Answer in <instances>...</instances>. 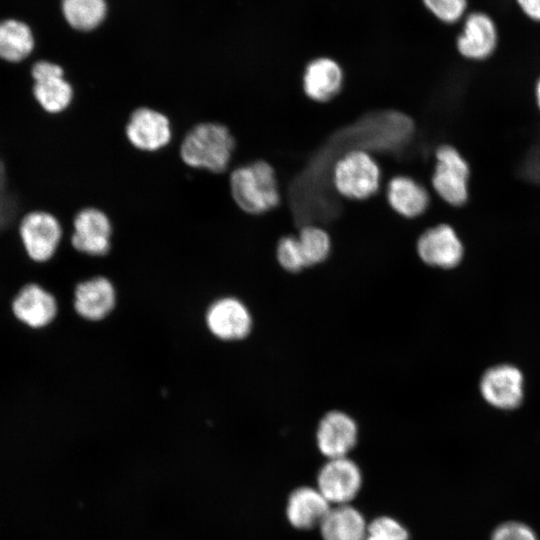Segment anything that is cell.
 Masks as SVG:
<instances>
[{
	"instance_id": "6da1fadb",
	"label": "cell",
	"mask_w": 540,
	"mask_h": 540,
	"mask_svg": "<svg viewBox=\"0 0 540 540\" xmlns=\"http://www.w3.org/2000/svg\"><path fill=\"white\" fill-rule=\"evenodd\" d=\"M234 149V137L225 125L203 122L186 133L180 157L191 168L221 173L228 167Z\"/></svg>"
},
{
	"instance_id": "7a4b0ae2",
	"label": "cell",
	"mask_w": 540,
	"mask_h": 540,
	"mask_svg": "<svg viewBox=\"0 0 540 540\" xmlns=\"http://www.w3.org/2000/svg\"><path fill=\"white\" fill-rule=\"evenodd\" d=\"M230 191L236 205L246 213L262 214L280 202V192L273 167L262 160L232 171Z\"/></svg>"
},
{
	"instance_id": "3957f363",
	"label": "cell",
	"mask_w": 540,
	"mask_h": 540,
	"mask_svg": "<svg viewBox=\"0 0 540 540\" xmlns=\"http://www.w3.org/2000/svg\"><path fill=\"white\" fill-rule=\"evenodd\" d=\"M32 93L39 107L49 115H61L75 100V88L64 67L51 59L32 60Z\"/></svg>"
},
{
	"instance_id": "277c9868",
	"label": "cell",
	"mask_w": 540,
	"mask_h": 540,
	"mask_svg": "<svg viewBox=\"0 0 540 540\" xmlns=\"http://www.w3.org/2000/svg\"><path fill=\"white\" fill-rule=\"evenodd\" d=\"M378 163L364 150H351L340 157L333 167L335 189L344 197L366 199L375 194L380 185Z\"/></svg>"
},
{
	"instance_id": "5b68a950",
	"label": "cell",
	"mask_w": 540,
	"mask_h": 540,
	"mask_svg": "<svg viewBox=\"0 0 540 540\" xmlns=\"http://www.w3.org/2000/svg\"><path fill=\"white\" fill-rule=\"evenodd\" d=\"M18 232L25 253L36 263L51 260L65 237L60 219L44 210L26 213L20 220Z\"/></svg>"
},
{
	"instance_id": "8992f818",
	"label": "cell",
	"mask_w": 540,
	"mask_h": 540,
	"mask_svg": "<svg viewBox=\"0 0 540 540\" xmlns=\"http://www.w3.org/2000/svg\"><path fill=\"white\" fill-rule=\"evenodd\" d=\"M436 165L432 186L438 196L452 206L464 205L469 197L470 169L468 162L452 145L436 149Z\"/></svg>"
},
{
	"instance_id": "52a82bcc",
	"label": "cell",
	"mask_w": 540,
	"mask_h": 540,
	"mask_svg": "<svg viewBox=\"0 0 540 540\" xmlns=\"http://www.w3.org/2000/svg\"><path fill=\"white\" fill-rule=\"evenodd\" d=\"M112 224L108 215L95 207L77 210L71 221L70 244L78 252L103 256L111 247Z\"/></svg>"
},
{
	"instance_id": "ba28073f",
	"label": "cell",
	"mask_w": 540,
	"mask_h": 540,
	"mask_svg": "<svg viewBox=\"0 0 540 540\" xmlns=\"http://www.w3.org/2000/svg\"><path fill=\"white\" fill-rule=\"evenodd\" d=\"M483 399L500 410H513L524 398V377L521 370L511 364H498L487 369L479 384Z\"/></svg>"
},
{
	"instance_id": "9c48e42d",
	"label": "cell",
	"mask_w": 540,
	"mask_h": 540,
	"mask_svg": "<svg viewBox=\"0 0 540 540\" xmlns=\"http://www.w3.org/2000/svg\"><path fill=\"white\" fill-rule=\"evenodd\" d=\"M125 135L136 149L155 152L166 147L172 138L169 118L150 107L135 109L125 126Z\"/></svg>"
},
{
	"instance_id": "30bf717a",
	"label": "cell",
	"mask_w": 540,
	"mask_h": 540,
	"mask_svg": "<svg viewBox=\"0 0 540 540\" xmlns=\"http://www.w3.org/2000/svg\"><path fill=\"white\" fill-rule=\"evenodd\" d=\"M416 248L425 264L441 269L455 268L464 255L460 237L452 226L445 223L424 231L418 238Z\"/></svg>"
},
{
	"instance_id": "8fae6325",
	"label": "cell",
	"mask_w": 540,
	"mask_h": 540,
	"mask_svg": "<svg viewBox=\"0 0 540 540\" xmlns=\"http://www.w3.org/2000/svg\"><path fill=\"white\" fill-rule=\"evenodd\" d=\"M361 472L349 458L329 459L318 473V490L329 503L347 504L358 493Z\"/></svg>"
},
{
	"instance_id": "7c38bea8",
	"label": "cell",
	"mask_w": 540,
	"mask_h": 540,
	"mask_svg": "<svg viewBox=\"0 0 540 540\" xmlns=\"http://www.w3.org/2000/svg\"><path fill=\"white\" fill-rule=\"evenodd\" d=\"M358 426L346 412L332 410L320 420L316 440L320 452L328 459L346 457L357 442Z\"/></svg>"
},
{
	"instance_id": "4fadbf2b",
	"label": "cell",
	"mask_w": 540,
	"mask_h": 540,
	"mask_svg": "<svg viewBox=\"0 0 540 540\" xmlns=\"http://www.w3.org/2000/svg\"><path fill=\"white\" fill-rule=\"evenodd\" d=\"M206 324L210 332L221 340H240L250 333L252 317L243 302L226 297L209 307Z\"/></svg>"
},
{
	"instance_id": "5bb4252c",
	"label": "cell",
	"mask_w": 540,
	"mask_h": 540,
	"mask_svg": "<svg viewBox=\"0 0 540 540\" xmlns=\"http://www.w3.org/2000/svg\"><path fill=\"white\" fill-rule=\"evenodd\" d=\"M497 43L498 33L492 18L484 12H473L466 17L456 46L466 59L485 60L493 54Z\"/></svg>"
},
{
	"instance_id": "9a60e30c",
	"label": "cell",
	"mask_w": 540,
	"mask_h": 540,
	"mask_svg": "<svg viewBox=\"0 0 540 540\" xmlns=\"http://www.w3.org/2000/svg\"><path fill=\"white\" fill-rule=\"evenodd\" d=\"M116 292L112 283L105 277H95L77 285L74 308L84 319L99 321L113 310Z\"/></svg>"
},
{
	"instance_id": "2e32d148",
	"label": "cell",
	"mask_w": 540,
	"mask_h": 540,
	"mask_svg": "<svg viewBox=\"0 0 540 540\" xmlns=\"http://www.w3.org/2000/svg\"><path fill=\"white\" fill-rule=\"evenodd\" d=\"M15 316L33 328L48 325L56 316L55 298L36 284L25 286L13 301Z\"/></svg>"
},
{
	"instance_id": "e0dca14e",
	"label": "cell",
	"mask_w": 540,
	"mask_h": 540,
	"mask_svg": "<svg viewBox=\"0 0 540 540\" xmlns=\"http://www.w3.org/2000/svg\"><path fill=\"white\" fill-rule=\"evenodd\" d=\"M342 81L340 65L331 58L321 57L307 65L303 75V89L310 99L326 102L339 93Z\"/></svg>"
},
{
	"instance_id": "ac0fdd59",
	"label": "cell",
	"mask_w": 540,
	"mask_h": 540,
	"mask_svg": "<svg viewBox=\"0 0 540 540\" xmlns=\"http://www.w3.org/2000/svg\"><path fill=\"white\" fill-rule=\"evenodd\" d=\"M330 508V503L318 489L301 487L291 493L286 513L294 527L310 529L321 524Z\"/></svg>"
},
{
	"instance_id": "d6986e66",
	"label": "cell",
	"mask_w": 540,
	"mask_h": 540,
	"mask_svg": "<svg viewBox=\"0 0 540 540\" xmlns=\"http://www.w3.org/2000/svg\"><path fill=\"white\" fill-rule=\"evenodd\" d=\"M319 528L324 540H366L368 534L361 513L347 504L330 508Z\"/></svg>"
},
{
	"instance_id": "ffe728a7",
	"label": "cell",
	"mask_w": 540,
	"mask_h": 540,
	"mask_svg": "<svg viewBox=\"0 0 540 540\" xmlns=\"http://www.w3.org/2000/svg\"><path fill=\"white\" fill-rule=\"evenodd\" d=\"M36 41L30 27L16 19L0 22V60L20 64L32 57Z\"/></svg>"
},
{
	"instance_id": "44dd1931",
	"label": "cell",
	"mask_w": 540,
	"mask_h": 540,
	"mask_svg": "<svg viewBox=\"0 0 540 540\" xmlns=\"http://www.w3.org/2000/svg\"><path fill=\"white\" fill-rule=\"evenodd\" d=\"M387 199L398 214L407 218L421 215L429 205L427 190L408 176H395L389 181Z\"/></svg>"
},
{
	"instance_id": "7402d4cb",
	"label": "cell",
	"mask_w": 540,
	"mask_h": 540,
	"mask_svg": "<svg viewBox=\"0 0 540 540\" xmlns=\"http://www.w3.org/2000/svg\"><path fill=\"white\" fill-rule=\"evenodd\" d=\"M61 12L67 24L79 32H91L108 15L106 0H61Z\"/></svg>"
},
{
	"instance_id": "603a6c76",
	"label": "cell",
	"mask_w": 540,
	"mask_h": 540,
	"mask_svg": "<svg viewBox=\"0 0 540 540\" xmlns=\"http://www.w3.org/2000/svg\"><path fill=\"white\" fill-rule=\"evenodd\" d=\"M297 240L306 267L322 263L331 252V239L323 228L305 226L300 230Z\"/></svg>"
},
{
	"instance_id": "cb8c5ba5",
	"label": "cell",
	"mask_w": 540,
	"mask_h": 540,
	"mask_svg": "<svg viewBox=\"0 0 540 540\" xmlns=\"http://www.w3.org/2000/svg\"><path fill=\"white\" fill-rule=\"evenodd\" d=\"M23 216L16 198L9 190L6 169L0 160V232L18 228Z\"/></svg>"
},
{
	"instance_id": "d4e9b609",
	"label": "cell",
	"mask_w": 540,
	"mask_h": 540,
	"mask_svg": "<svg viewBox=\"0 0 540 540\" xmlns=\"http://www.w3.org/2000/svg\"><path fill=\"white\" fill-rule=\"evenodd\" d=\"M276 257L280 266L288 272L296 273L306 268L297 236L282 237L277 244Z\"/></svg>"
},
{
	"instance_id": "484cf974",
	"label": "cell",
	"mask_w": 540,
	"mask_h": 540,
	"mask_svg": "<svg viewBox=\"0 0 540 540\" xmlns=\"http://www.w3.org/2000/svg\"><path fill=\"white\" fill-rule=\"evenodd\" d=\"M426 8L445 23L459 21L466 12L467 0H423Z\"/></svg>"
},
{
	"instance_id": "4316f807",
	"label": "cell",
	"mask_w": 540,
	"mask_h": 540,
	"mask_svg": "<svg viewBox=\"0 0 540 540\" xmlns=\"http://www.w3.org/2000/svg\"><path fill=\"white\" fill-rule=\"evenodd\" d=\"M368 534L380 535L392 540H407L408 532L396 520L379 517L368 525Z\"/></svg>"
},
{
	"instance_id": "83f0119b",
	"label": "cell",
	"mask_w": 540,
	"mask_h": 540,
	"mask_svg": "<svg viewBox=\"0 0 540 540\" xmlns=\"http://www.w3.org/2000/svg\"><path fill=\"white\" fill-rule=\"evenodd\" d=\"M491 540H538L535 532L526 524L506 522L492 533Z\"/></svg>"
},
{
	"instance_id": "f1b7e54d",
	"label": "cell",
	"mask_w": 540,
	"mask_h": 540,
	"mask_svg": "<svg viewBox=\"0 0 540 540\" xmlns=\"http://www.w3.org/2000/svg\"><path fill=\"white\" fill-rule=\"evenodd\" d=\"M522 12L531 20L540 22V0H516Z\"/></svg>"
},
{
	"instance_id": "f546056e",
	"label": "cell",
	"mask_w": 540,
	"mask_h": 540,
	"mask_svg": "<svg viewBox=\"0 0 540 540\" xmlns=\"http://www.w3.org/2000/svg\"><path fill=\"white\" fill-rule=\"evenodd\" d=\"M531 163L530 170L532 172H530V174H533L536 179H540V152L535 155L533 160H531Z\"/></svg>"
},
{
	"instance_id": "4dcf8cb0",
	"label": "cell",
	"mask_w": 540,
	"mask_h": 540,
	"mask_svg": "<svg viewBox=\"0 0 540 540\" xmlns=\"http://www.w3.org/2000/svg\"><path fill=\"white\" fill-rule=\"evenodd\" d=\"M535 99H536L537 106L540 110V77L538 78L535 84Z\"/></svg>"
},
{
	"instance_id": "1f68e13d",
	"label": "cell",
	"mask_w": 540,
	"mask_h": 540,
	"mask_svg": "<svg viewBox=\"0 0 540 540\" xmlns=\"http://www.w3.org/2000/svg\"><path fill=\"white\" fill-rule=\"evenodd\" d=\"M366 540H392V539H389L380 535L367 534Z\"/></svg>"
}]
</instances>
